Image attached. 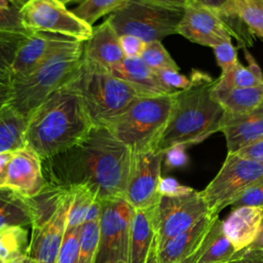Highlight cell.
<instances>
[{"label": "cell", "instance_id": "cell-1", "mask_svg": "<svg viewBox=\"0 0 263 263\" xmlns=\"http://www.w3.org/2000/svg\"><path fill=\"white\" fill-rule=\"evenodd\" d=\"M134 153L105 126L96 125L73 148L51 158L61 170L92 188L99 198L123 197ZM71 182V183H73Z\"/></svg>", "mask_w": 263, "mask_h": 263}, {"label": "cell", "instance_id": "cell-2", "mask_svg": "<svg viewBox=\"0 0 263 263\" xmlns=\"http://www.w3.org/2000/svg\"><path fill=\"white\" fill-rule=\"evenodd\" d=\"M95 126L80 96L67 83L29 116L25 143L45 160L78 145Z\"/></svg>", "mask_w": 263, "mask_h": 263}, {"label": "cell", "instance_id": "cell-3", "mask_svg": "<svg viewBox=\"0 0 263 263\" xmlns=\"http://www.w3.org/2000/svg\"><path fill=\"white\" fill-rule=\"evenodd\" d=\"M191 85L177 93L166 126L155 150L164 153L168 148L198 144L219 132L225 110L214 96L216 83L209 74L193 70Z\"/></svg>", "mask_w": 263, "mask_h": 263}, {"label": "cell", "instance_id": "cell-4", "mask_svg": "<svg viewBox=\"0 0 263 263\" xmlns=\"http://www.w3.org/2000/svg\"><path fill=\"white\" fill-rule=\"evenodd\" d=\"M177 93L139 97L103 126L133 153L155 150L170 119Z\"/></svg>", "mask_w": 263, "mask_h": 263}, {"label": "cell", "instance_id": "cell-5", "mask_svg": "<svg viewBox=\"0 0 263 263\" xmlns=\"http://www.w3.org/2000/svg\"><path fill=\"white\" fill-rule=\"evenodd\" d=\"M84 43L64 50L10 81L9 105L26 120L55 90L67 84L82 62Z\"/></svg>", "mask_w": 263, "mask_h": 263}, {"label": "cell", "instance_id": "cell-6", "mask_svg": "<svg viewBox=\"0 0 263 263\" xmlns=\"http://www.w3.org/2000/svg\"><path fill=\"white\" fill-rule=\"evenodd\" d=\"M68 83L80 96L96 125H103L122 112L135 99L146 96L107 69L83 58L80 67Z\"/></svg>", "mask_w": 263, "mask_h": 263}, {"label": "cell", "instance_id": "cell-7", "mask_svg": "<svg viewBox=\"0 0 263 263\" xmlns=\"http://www.w3.org/2000/svg\"><path fill=\"white\" fill-rule=\"evenodd\" d=\"M183 14L184 7L166 6L149 0H130L107 20L118 36L132 35L150 43L178 34Z\"/></svg>", "mask_w": 263, "mask_h": 263}, {"label": "cell", "instance_id": "cell-8", "mask_svg": "<svg viewBox=\"0 0 263 263\" xmlns=\"http://www.w3.org/2000/svg\"><path fill=\"white\" fill-rule=\"evenodd\" d=\"M263 178V164L227 153V156L209 185L200 191L212 216H218L252 184Z\"/></svg>", "mask_w": 263, "mask_h": 263}, {"label": "cell", "instance_id": "cell-9", "mask_svg": "<svg viewBox=\"0 0 263 263\" xmlns=\"http://www.w3.org/2000/svg\"><path fill=\"white\" fill-rule=\"evenodd\" d=\"M22 24L28 33L62 35L80 42L87 41L92 26L75 15L59 0H29L20 9Z\"/></svg>", "mask_w": 263, "mask_h": 263}, {"label": "cell", "instance_id": "cell-10", "mask_svg": "<svg viewBox=\"0 0 263 263\" xmlns=\"http://www.w3.org/2000/svg\"><path fill=\"white\" fill-rule=\"evenodd\" d=\"M134 213L135 209L123 197L102 199L96 263H127Z\"/></svg>", "mask_w": 263, "mask_h": 263}, {"label": "cell", "instance_id": "cell-11", "mask_svg": "<svg viewBox=\"0 0 263 263\" xmlns=\"http://www.w3.org/2000/svg\"><path fill=\"white\" fill-rule=\"evenodd\" d=\"M208 215L211 214L200 191L193 190L181 196H161L154 208L157 248L160 249Z\"/></svg>", "mask_w": 263, "mask_h": 263}, {"label": "cell", "instance_id": "cell-12", "mask_svg": "<svg viewBox=\"0 0 263 263\" xmlns=\"http://www.w3.org/2000/svg\"><path fill=\"white\" fill-rule=\"evenodd\" d=\"M178 34L193 43L212 48L236 36L225 16L191 0L184 7Z\"/></svg>", "mask_w": 263, "mask_h": 263}, {"label": "cell", "instance_id": "cell-13", "mask_svg": "<svg viewBox=\"0 0 263 263\" xmlns=\"http://www.w3.org/2000/svg\"><path fill=\"white\" fill-rule=\"evenodd\" d=\"M163 154L156 150L134 153L132 170L123 198L135 209L155 206L160 195L158 184L161 178Z\"/></svg>", "mask_w": 263, "mask_h": 263}, {"label": "cell", "instance_id": "cell-14", "mask_svg": "<svg viewBox=\"0 0 263 263\" xmlns=\"http://www.w3.org/2000/svg\"><path fill=\"white\" fill-rule=\"evenodd\" d=\"M83 43L51 33H30L16 52L12 66V78L26 74L53 55L64 50L75 48Z\"/></svg>", "mask_w": 263, "mask_h": 263}, {"label": "cell", "instance_id": "cell-15", "mask_svg": "<svg viewBox=\"0 0 263 263\" xmlns=\"http://www.w3.org/2000/svg\"><path fill=\"white\" fill-rule=\"evenodd\" d=\"M70 201L69 188L67 195L54 214L46 222L32 227L28 256L36 263H55L66 233Z\"/></svg>", "mask_w": 263, "mask_h": 263}, {"label": "cell", "instance_id": "cell-16", "mask_svg": "<svg viewBox=\"0 0 263 263\" xmlns=\"http://www.w3.org/2000/svg\"><path fill=\"white\" fill-rule=\"evenodd\" d=\"M46 184L40 156L27 145L15 150L8 164L4 187L26 197H34L43 190Z\"/></svg>", "mask_w": 263, "mask_h": 263}, {"label": "cell", "instance_id": "cell-17", "mask_svg": "<svg viewBox=\"0 0 263 263\" xmlns=\"http://www.w3.org/2000/svg\"><path fill=\"white\" fill-rule=\"evenodd\" d=\"M226 139L228 153L240 149L263 138V104L245 114L224 113L220 129Z\"/></svg>", "mask_w": 263, "mask_h": 263}, {"label": "cell", "instance_id": "cell-18", "mask_svg": "<svg viewBox=\"0 0 263 263\" xmlns=\"http://www.w3.org/2000/svg\"><path fill=\"white\" fill-rule=\"evenodd\" d=\"M217 217L208 215L189 229L170 239L160 249L157 248L159 263H180L195 254L214 225Z\"/></svg>", "mask_w": 263, "mask_h": 263}, {"label": "cell", "instance_id": "cell-19", "mask_svg": "<svg viewBox=\"0 0 263 263\" xmlns=\"http://www.w3.org/2000/svg\"><path fill=\"white\" fill-rule=\"evenodd\" d=\"M82 58L105 69L124 59L119 36L108 20L92 28L90 38L84 42Z\"/></svg>", "mask_w": 263, "mask_h": 263}, {"label": "cell", "instance_id": "cell-20", "mask_svg": "<svg viewBox=\"0 0 263 263\" xmlns=\"http://www.w3.org/2000/svg\"><path fill=\"white\" fill-rule=\"evenodd\" d=\"M263 220V209L239 206L232 209L222 221L223 230L235 251L250 247L257 238Z\"/></svg>", "mask_w": 263, "mask_h": 263}, {"label": "cell", "instance_id": "cell-21", "mask_svg": "<svg viewBox=\"0 0 263 263\" xmlns=\"http://www.w3.org/2000/svg\"><path fill=\"white\" fill-rule=\"evenodd\" d=\"M107 70L117 78L132 84L146 96L177 92L166 88L160 82L155 72L141 58H124L120 63Z\"/></svg>", "mask_w": 263, "mask_h": 263}, {"label": "cell", "instance_id": "cell-22", "mask_svg": "<svg viewBox=\"0 0 263 263\" xmlns=\"http://www.w3.org/2000/svg\"><path fill=\"white\" fill-rule=\"evenodd\" d=\"M154 208L135 210L128 247L127 263H145L156 238Z\"/></svg>", "mask_w": 263, "mask_h": 263}, {"label": "cell", "instance_id": "cell-23", "mask_svg": "<svg viewBox=\"0 0 263 263\" xmlns=\"http://www.w3.org/2000/svg\"><path fill=\"white\" fill-rule=\"evenodd\" d=\"M33 198L8 188L0 187V227L33 225L36 220Z\"/></svg>", "mask_w": 263, "mask_h": 263}, {"label": "cell", "instance_id": "cell-24", "mask_svg": "<svg viewBox=\"0 0 263 263\" xmlns=\"http://www.w3.org/2000/svg\"><path fill=\"white\" fill-rule=\"evenodd\" d=\"M245 58L248 61V66H243L238 62L229 72L221 74L216 80L213 89L214 93L224 92L232 88L253 87L263 84V72L247 49H245Z\"/></svg>", "mask_w": 263, "mask_h": 263}, {"label": "cell", "instance_id": "cell-25", "mask_svg": "<svg viewBox=\"0 0 263 263\" xmlns=\"http://www.w3.org/2000/svg\"><path fill=\"white\" fill-rule=\"evenodd\" d=\"M217 11L225 17H233L243 23L263 41V2L261 0H229Z\"/></svg>", "mask_w": 263, "mask_h": 263}, {"label": "cell", "instance_id": "cell-26", "mask_svg": "<svg viewBox=\"0 0 263 263\" xmlns=\"http://www.w3.org/2000/svg\"><path fill=\"white\" fill-rule=\"evenodd\" d=\"M214 96L225 112L245 114L254 111L263 104V84L253 87L232 88L224 92L214 93Z\"/></svg>", "mask_w": 263, "mask_h": 263}, {"label": "cell", "instance_id": "cell-27", "mask_svg": "<svg viewBox=\"0 0 263 263\" xmlns=\"http://www.w3.org/2000/svg\"><path fill=\"white\" fill-rule=\"evenodd\" d=\"M235 252L234 247L224 233L222 220L217 217L204 238L201 253L196 263H226Z\"/></svg>", "mask_w": 263, "mask_h": 263}, {"label": "cell", "instance_id": "cell-28", "mask_svg": "<svg viewBox=\"0 0 263 263\" xmlns=\"http://www.w3.org/2000/svg\"><path fill=\"white\" fill-rule=\"evenodd\" d=\"M26 122L27 120L10 105L0 111V153L15 151L26 146Z\"/></svg>", "mask_w": 263, "mask_h": 263}, {"label": "cell", "instance_id": "cell-29", "mask_svg": "<svg viewBox=\"0 0 263 263\" xmlns=\"http://www.w3.org/2000/svg\"><path fill=\"white\" fill-rule=\"evenodd\" d=\"M29 233L24 226L0 227V258L8 263L28 256Z\"/></svg>", "mask_w": 263, "mask_h": 263}, {"label": "cell", "instance_id": "cell-30", "mask_svg": "<svg viewBox=\"0 0 263 263\" xmlns=\"http://www.w3.org/2000/svg\"><path fill=\"white\" fill-rule=\"evenodd\" d=\"M71 201L67 216V228L72 229L80 227L85 220L86 214L98 197L90 186L83 182H73L69 184Z\"/></svg>", "mask_w": 263, "mask_h": 263}, {"label": "cell", "instance_id": "cell-31", "mask_svg": "<svg viewBox=\"0 0 263 263\" xmlns=\"http://www.w3.org/2000/svg\"><path fill=\"white\" fill-rule=\"evenodd\" d=\"M30 33L0 31V80L10 84L16 52Z\"/></svg>", "mask_w": 263, "mask_h": 263}, {"label": "cell", "instance_id": "cell-32", "mask_svg": "<svg viewBox=\"0 0 263 263\" xmlns=\"http://www.w3.org/2000/svg\"><path fill=\"white\" fill-rule=\"evenodd\" d=\"M130 0H83L72 12L92 26L100 17L123 8Z\"/></svg>", "mask_w": 263, "mask_h": 263}, {"label": "cell", "instance_id": "cell-33", "mask_svg": "<svg viewBox=\"0 0 263 263\" xmlns=\"http://www.w3.org/2000/svg\"><path fill=\"white\" fill-rule=\"evenodd\" d=\"M100 242L99 221L86 222L81 225L80 243L77 263H96Z\"/></svg>", "mask_w": 263, "mask_h": 263}, {"label": "cell", "instance_id": "cell-34", "mask_svg": "<svg viewBox=\"0 0 263 263\" xmlns=\"http://www.w3.org/2000/svg\"><path fill=\"white\" fill-rule=\"evenodd\" d=\"M141 59L155 72L162 69L180 70L177 63L162 45L161 41H153L146 44Z\"/></svg>", "mask_w": 263, "mask_h": 263}, {"label": "cell", "instance_id": "cell-35", "mask_svg": "<svg viewBox=\"0 0 263 263\" xmlns=\"http://www.w3.org/2000/svg\"><path fill=\"white\" fill-rule=\"evenodd\" d=\"M80 227L66 229L63 243L59 251L55 263H77L79 243H80Z\"/></svg>", "mask_w": 263, "mask_h": 263}, {"label": "cell", "instance_id": "cell-36", "mask_svg": "<svg viewBox=\"0 0 263 263\" xmlns=\"http://www.w3.org/2000/svg\"><path fill=\"white\" fill-rule=\"evenodd\" d=\"M218 66L221 68V74H226L239 62L236 48L231 40L224 41L213 47Z\"/></svg>", "mask_w": 263, "mask_h": 263}, {"label": "cell", "instance_id": "cell-37", "mask_svg": "<svg viewBox=\"0 0 263 263\" xmlns=\"http://www.w3.org/2000/svg\"><path fill=\"white\" fill-rule=\"evenodd\" d=\"M232 209L239 206H257L263 209V178L249 186L231 204Z\"/></svg>", "mask_w": 263, "mask_h": 263}, {"label": "cell", "instance_id": "cell-38", "mask_svg": "<svg viewBox=\"0 0 263 263\" xmlns=\"http://www.w3.org/2000/svg\"><path fill=\"white\" fill-rule=\"evenodd\" d=\"M155 74L160 82L172 91L185 90L189 88L192 83L190 78L181 74L179 70L176 69H162L155 71Z\"/></svg>", "mask_w": 263, "mask_h": 263}, {"label": "cell", "instance_id": "cell-39", "mask_svg": "<svg viewBox=\"0 0 263 263\" xmlns=\"http://www.w3.org/2000/svg\"><path fill=\"white\" fill-rule=\"evenodd\" d=\"M0 31L28 33L23 27L18 8L0 4Z\"/></svg>", "mask_w": 263, "mask_h": 263}, {"label": "cell", "instance_id": "cell-40", "mask_svg": "<svg viewBox=\"0 0 263 263\" xmlns=\"http://www.w3.org/2000/svg\"><path fill=\"white\" fill-rule=\"evenodd\" d=\"M193 190V188L182 185L176 179L171 177H161L158 184V193L160 196H181L188 194Z\"/></svg>", "mask_w": 263, "mask_h": 263}, {"label": "cell", "instance_id": "cell-41", "mask_svg": "<svg viewBox=\"0 0 263 263\" xmlns=\"http://www.w3.org/2000/svg\"><path fill=\"white\" fill-rule=\"evenodd\" d=\"M119 43L124 58H141L146 47V42L132 35L119 36Z\"/></svg>", "mask_w": 263, "mask_h": 263}, {"label": "cell", "instance_id": "cell-42", "mask_svg": "<svg viewBox=\"0 0 263 263\" xmlns=\"http://www.w3.org/2000/svg\"><path fill=\"white\" fill-rule=\"evenodd\" d=\"M226 263H263V250L245 248L236 251Z\"/></svg>", "mask_w": 263, "mask_h": 263}, {"label": "cell", "instance_id": "cell-43", "mask_svg": "<svg viewBox=\"0 0 263 263\" xmlns=\"http://www.w3.org/2000/svg\"><path fill=\"white\" fill-rule=\"evenodd\" d=\"M185 146L176 145L168 148L163 153V160L167 167H180L187 162V155L185 153Z\"/></svg>", "mask_w": 263, "mask_h": 263}, {"label": "cell", "instance_id": "cell-44", "mask_svg": "<svg viewBox=\"0 0 263 263\" xmlns=\"http://www.w3.org/2000/svg\"><path fill=\"white\" fill-rule=\"evenodd\" d=\"M241 157L257 161L263 164V138L236 152Z\"/></svg>", "mask_w": 263, "mask_h": 263}, {"label": "cell", "instance_id": "cell-45", "mask_svg": "<svg viewBox=\"0 0 263 263\" xmlns=\"http://www.w3.org/2000/svg\"><path fill=\"white\" fill-rule=\"evenodd\" d=\"M204 241V240H203ZM203 245V243H202ZM201 249H202V246L200 247V249L195 253L193 254L191 257H189L188 259L180 262V263H196L200 253H201ZM145 263H159V260H158V255H157V240L155 238L152 247H151V250L149 252V255H148V258L146 260Z\"/></svg>", "mask_w": 263, "mask_h": 263}, {"label": "cell", "instance_id": "cell-46", "mask_svg": "<svg viewBox=\"0 0 263 263\" xmlns=\"http://www.w3.org/2000/svg\"><path fill=\"white\" fill-rule=\"evenodd\" d=\"M14 151H6L0 153V187H4L7 179L8 164Z\"/></svg>", "mask_w": 263, "mask_h": 263}, {"label": "cell", "instance_id": "cell-47", "mask_svg": "<svg viewBox=\"0 0 263 263\" xmlns=\"http://www.w3.org/2000/svg\"><path fill=\"white\" fill-rule=\"evenodd\" d=\"M101 212H102V199L99 197H96V199L92 201V203L86 214L84 223L99 221L101 218Z\"/></svg>", "mask_w": 263, "mask_h": 263}, {"label": "cell", "instance_id": "cell-48", "mask_svg": "<svg viewBox=\"0 0 263 263\" xmlns=\"http://www.w3.org/2000/svg\"><path fill=\"white\" fill-rule=\"evenodd\" d=\"M11 98V89L8 83H5L0 80V111L9 105Z\"/></svg>", "mask_w": 263, "mask_h": 263}, {"label": "cell", "instance_id": "cell-49", "mask_svg": "<svg viewBox=\"0 0 263 263\" xmlns=\"http://www.w3.org/2000/svg\"><path fill=\"white\" fill-rule=\"evenodd\" d=\"M215 10L221 9L229 0H191Z\"/></svg>", "mask_w": 263, "mask_h": 263}, {"label": "cell", "instance_id": "cell-50", "mask_svg": "<svg viewBox=\"0 0 263 263\" xmlns=\"http://www.w3.org/2000/svg\"><path fill=\"white\" fill-rule=\"evenodd\" d=\"M158 4L166 5V6H174V7H185L186 4L190 0H149Z\"/></svg>", "mask_w": 263, "mask_h": 263}, {"label": "cell", "instance_id": "cell-51", "mask_svg": "<svg viewBox=\"0 0 263 263\" xmlns=\"http://www.w3.org/2000/svg\"><path fill=\"white\" fill-rule=\"evenodd\" d=\"M250 248L263 250V220H262V224H261V227H260L259 234H258L257 238L254 240V242L250 246Z\"/></svg>", "mask_w": 263, "mask_h": 263}, {"label": "cell", "instance_id": "cell-52", "mask_svg": "<svg viewBox=\"0 0 263 263\" xmlns=\"http://www.w3.org/2000/svg\"><path fill=\"white\" fill-rule=\"evenodd\" d=\"M29 0H0V4L4 6H14L18 9L22 8V6L27 3Z\"/></svg>", "mask_w": 263, "mask_h": 263}, {"label": "cell", "instance_id": "cell-53", "mask_svg": "<svg viewBox=\"0 0 263 263\" xmlns=\"http://www.w3.org/2000/svg\"><path fill=\"white\" fill-rule=\"evenodd\" d=\"M8 263H36V262L34 260H32L29 256H27V257H24V258H21V259H17V260L8 262Z\"/></svg>", "mask_w": 263, "mask_h": 263}, {"label": "cell", "instance_id": "cell-54", "mask_svg": "<svg viewBox=\"0 0 263 263\" xmlns=\"http://www.w3.org/2000/svg\"><path fill=\"white\" fill-rule=\"evenodd\" d=\"M61 1L63 4H68V3H72V2H79V1H83V0H59Z\"/></svg>", "mask_w": 263, "mask_h": 263}, {"label": "cell", "instance_id": "cell-55", "mask_svg": "<svg viewBox=\"0 0 263 263\" xmlns=\"http://www.w3.org/2000/svg\"><path fill=\"white\" fill-rule=\"evenodd\" d=\"M0 263H4V261H3L1 258H0Z\"/></svg>", "mask_w": 263, "mask_h": 263}, {"label": "cell", "instance_id": "cell-56", "mask_svg": "<svg viewBox=\"0 0 263 263\" xmlns=\"http://www.w3.org/2000/svg\"><path fill=\"white\" fill-rule=\"evenodd\" d=\"M117 263H125V262H117Z\"/></svg>", "mask_w": 263, "mask_h": 263}, {"label": "cell", "instance_id": "cell-57", "mask_svg": "<svg viewBox=\"0 0 263 263\" xmlns=\"http://www.w3.org/2000/svg\"><path fill=\"white\" fill-rule=\"evenodd\" d=\"M261 1H262V2H263V0H261Z\"/></svg>", "mask_w": 263, "mask_h": 263}]
</instances>
